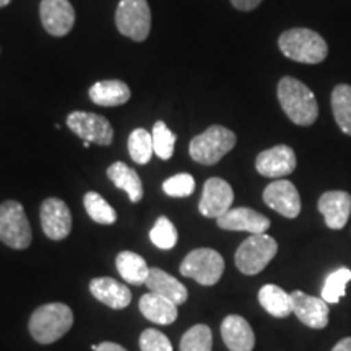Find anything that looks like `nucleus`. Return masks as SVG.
Here are the masks:
<instances>
[{
	"label": "nucleus",
	"mask_w": 351,
	"mask_h": 351,
	"mask_svg": "<svg viewBox=\"0 0 351 351\" xmlns=\"http://www.w3.org/2000/svg\"><path fill=\"white\" fill-rule=\"evenodd\" d=\"M280 106L296 125H313L319 117V104L309 86L293 77H283L276 88Z\"/></svg>",
	"instance_id": "f257e3e1"
},
{
	"label": "nucleus",
	"mask_w": 351,
	"mask_h": 351,
	"mask_svg": "<svg viewBox=\"0 0 351 351\" xmlns=\"http://www.w3.org/2000/svg\"><path fill=\"white\" fill-rule=\"evenodd\" d=\"M73 326L72 309L64 302L39 306L29 317V333L38 343L51 345L67 333Z\"/></svg>",
	"instance_id": "f03ea898"
},
{
	"label": "nucleus",
	"mask_w": 351,
	"mask_h": 351,
	"mask_svg": "<svg viewBox=\"0 0 351 351\" xmlns=\"http://www.w3.org/2000/svg\"><path fill=\"white\" fill-rule=\"evenodd\" d=\"M278 47L288 59L311 65L324 62L328 54L326 39L309 28H293L282 33Z\"/></svg>",
	"instance_id": "7ed1b4c3"
},
{
	"label": "nucleus",
	"mask_w": 351,
	"mask_h": 351,
	"mask_svg": "<svg viewBox=\"0 0 351 351\" xmlns=\"http://www.w3.org/2000/svg\"><path fill=\"white\" fill-rule=\"evenodd\" d=\"M236 145L234 132L223 125H212L191 140L189 155L194 161L204 166L217 165L228 155Z\"/></svg>",
	"instance_id": "20e7f679"
},
{
	"label": "nucleus",
	"mask_w": 351,
	"mask_h": 351,
	"mask_svg": "<svg viewBox=\"0 0 351 351\" xmlns=\"http://www.w3.org/2000/svg\"><path fill=\"white\" fill-rule=\"evenodd\" d=\"M33 234L23 205L16 200H7L0 205V243L23 251L32 244Z\"/></svg>",
	"instance_id": "39448f33"
},
{
	"label": "nucleus",
	"mask_w": 351,
	"mask_h": 351,
	"mask_svg": "<svg viewBox=\"0 0 351 351\" xmlns=\"http://www.w3.org/2000/svg\"><path fill=\"white\" fill-rule=\"evenodd\" d=\"M278 252V244L269 234H252L239 245L234 262L241 274L257 275L271 262Z\"/></svg>",
	"instance_id": "423d86ee"
},
{
	"label": "nucleus",
	"mask_w": 351,
	"mask_h": 351,
	"mask_svg": "<svg viewBox=\"0 0 351 351\" xmlns=\"http://www.w3.org/2000/svg\"><path fill=\"white\" fill-rule=\"evenodd\" d=\"M179 270L181 275L195 280L202 287H213L225 271V261L215 249L200 247L187 254Z\"/></svg>",
	"instance_id": "0eeeda50"
},
{
	"label": "nucleus",
	"mask_w": 351,
	"mask_h": 351,
	"mask_svg": "<svg viewBox=\"0 0 351 351\" xmlns=\"http://www.w3.org/2000/svg\"><path fill=\"white\" fill-rule=\"evenodd\" d=\"M116 26L122 36L143 43L152 29V12L147 0H121L116 8Z\"/></svg>",
	"instance_id": "6e6552de"
},
{
	"label": "nucleus",
	"mask_w": 351,
	"mask_h": 351,
	"mask_svg": "<svg viewBox=\"0 0 351 351\" xmlns=\"http://www.w3.org/2000/svg\"><path fill=\"white\" fill-rule=\"evenodd\" d=\"M67 125L83 142L108 147L112 143L114 129L106 117L95 112L73 111L69 114Z\"/></svg>",
	"instance_id": "1a4fd4ad"
},
{
	"label": "nucleus",
	"mask_w": 351,
	"mask_h": 351,
	"mask_svg": "<svg viewBox=\"0 0 351 351\" xmlns=\"http://www.w3.org/2000/svg\"><path fill=\"white\" fill-rule=\"evenodd\" d=\"M232 200H234V192L230 184L221 178H210L204 184L199 212L207 218L218 219L231 208Z\"/></svg>",
	"instance_id": "9d476101"
},
{
	"label": "nucleus",
	"mask_w": 351,
	"mask_h": 351,
	"mask_svg": "<svg viewBox=\"0 0 351 351\" xmlns=\"http://www.w3.org/2000/svg\"><path fill=\"white\" fill-rule=\"evenodd\" d=\"M263 202L267 207L275 210L285 218H298L301 213V197L295 184L280 179V181L270 182L263 191Z\"/></svg>",
	"instance_id": "9b49d317"
},
{
	"label": "nucleus",
	"mask_w": 351,
	"mask_h": 351,
	"mask_svg": "<svg viewBox=\"0 0 351 351\" xmlns=\"http://www.w3.org/2000/svg\"><path fill=\"white\" fill-rule=\"evenodd\" d=\"M41 23L51 36L62 38L75 25V10L69 0H41Z\"/></svg>",
	"instance_id": "f8f14e48"
},
{
	"label": "nucleus",
	"mask_w": 351,
	"mask_h": 351,
	"mask_svg": "<svg viewBox=\"0 0 351 351\" xmlns=\"http://www.w3.org/2000/svg\"><path fill=\"white\" fill-rule=\"evenodd\" d=\"M41 226L44 234L52 241H62L72 231V215L64 200L51 197L41 205Z\"/></svg>",
	"instance_id": "ddd939ff"
},
{
	"label": "nucleus",
	"mask_w": 351,
	"mask_h": 351,
	"mask_svg": "<svg viewBox=\"0 0 351 351\" xmlns=\"http://www.w3.org/2000/svg\"><path fill=\"white\" fill-rule=\"evenodd\" d=\"M256 169L265 178L282 179L296 169L295 150L288 145H276L263 150L256 158Z\"/></svg>",
	"instance_id": "4468645a"
},
{
	"label": "nucleus",
	"mask_w": 351,
	"mask_h": 351,
	"mask_svg": "<svg viewBox=\"0 0 351 351\" xmlns=\"http://www.w3.org/2000/svg\"><path fill=\"white\" fill-rule=\"evenodd\" d=\"M218 226L226 231H247L251 234H263L269 231L270 219L265 215L247 207L230 208L217 219Z\"/></svg>",
	"instance_id": "2eb2a0df"
},
{
	"label": "nucleus",
	"mask_w": 351,
	"mask_h": 351,
	"mask_svg": "<svg viewBox=\"0 0 351 351\" xmlns=\"http://www.w3.org/2000/svg\"><path fill=\"white\" fill-rule=\"evenodd\" d=\"M293 314L311 328H326L328 324V304L322 298L306 295L302 291L291 293Z\"/></svg>",
	"instance_id": "dca6fc26"
},
{
	"label": "nucleus",
	"mask_w": 351,
	"mask_h": 351,
	"mask_svg": "<svg viewBox=\"0 0 351 351\" xmlns=\"http://www.w3.org/2000/svg\"><path fill=\"white\" fill-rule=\"evenodd\" d=\"M317 207L330 230H341L351 213V195L343 191H328L320 195Z\"/></svg>",
	"instance_id": "f3484780"
},
{
	"label": "nucleus",
	"mask_w": 351,
	"mask_h": 351,
	"mask_svg": "<svg viewBox=\"0 0 351 351\" xmlns=\"http://www.w3.org/2000/svg\"><path fill=\"white\" fill-rule=\"evenodd\" d=\"M221 337L230 351H252L256 346V335L244 317L231 314L221 324Z\"/></svg>",
	"instance_id": "a211bd4d"
},
{
	"label": "nucleus",
	"mask_w": 351,
	"mask_h": 351,
	"mask_svg": "<svg viewBox=\"0 0 351 351\" xmlns=\"http://www.w3.org/2000/svg\"><path fill=\"white\" fill-rule=\"evenodd\" d=\"M90 293L95 300L111 309H125L132 301L130 289L111 276H98L90 282Z\"/></svg>",
	"instance_id": "6ab92c4d"
},
{
	"label": "nucleus",
	"mask_w": 351,
	"mask_h": 351,
	"mask_svg": "<svg viewBox=\"0 0 351 351\" xmlns=\"http://www.w3.org/2000/svg\"><path fill=\"white\" fill-rule=\"evenodd\" d=\"M138 309L145 315V319L158 324V326H171L179 315L178 304L152 291L140 298Z\"/></svg>",
	"instance_id": "aec40b11"
},
{
	"label": "nucleus",
	"mask_w": 351,
	"mask_h": 351,
	"mask_svg": "<svg viewBox=\"0 0 351 351\" xmlns=\"http://www.w3.org/2000/svg\"><path fill=\"white\" fill-rule=\"evenodd\" d=\"M145 287L155 295L163 296L178 306L184 304L189 296L187 288L178 278H174L161 269H150V275H148Z\"/></svg>",
	"instance_id": "412c9836"
},
{
	"label": "nucleus",
	"mask_w": 351,
	"mask_h": 351,
	"mask_svg": "<svg viewBox=\"0 0 351 351\" xmlns=\"http://www.w3.org/2000/svg\"><path fill=\"white\" fill-rule=\"evenodd\" d=\"M88 96L98 106L114 108L125 104L130 99V88L121 80H103L90 88Z\"/></svg>",
	"instance_id": "4be33fe9"
},
{
	"label": "nucleus",
	"mask_w": 351,
	"mask_h": 351,
	"mask_svg": "<svg viewBox=\"0 0 351 351\" xmlns=\"http://www.w3.org/2000/svg\"><path fill=\"white\" fill-rule=\"evenodd\" d=\"M108 178L111 179L114 186L124 191L129 195L132 204H138L143 199V186L140 176L134 169L129 168L122 161L112 163L108 168Z\"/></svg>",
	"instance_id": "5701e85b"
},
{
	"label": "nucleus",
	"mask_w": 351,
	"mask_h": 351,
	"mask_svg": "<svg viewBox=\"0 0 351 351\" xmlns=\"http://www.w3.org/2000/svg\"><path fill=\"white\" fill-rule=\"evenodd\" d=\"M116 267L125 283L137 285V287L147 283L148 275H150V269H148L145 258L132 251H122L117 254Z\"/></svg>",
	"instance_id": "b1692460"
},
{
	"label": "nucleus",
	"mask_w": 351,
	"mask_h": 351,
	"mask_svg": "<svg viewBox=\"0 0 351 351\" xmlns=\"http://www.w3.org/2000/svg\"><path fill=\"white\" fill-rule=\"evenodd\" d=\"M258 302L274 317L285 319L293 314L291 295L276 285H263L258 291Z\"/></svg>",
	"instance_id": "393cba45"
},
{
	"label": "nucleus",
	"mask_w": 351,
	"mask_h": 351,
	"mask_svg": "<svg viewBox=\"0 0 351 351\" xmlns=\"http://www.w3.org/2000/svg\"><path fill=\"white\" fill-rule=\"evenodd\" d=\"M332 112L341 132L351 135V86L337 85L332 91Z\"/></svg>",
	"instance_id": "a878e982"
},
{
	"label": "nucleus",
	"mask_w": 351,
	"mask_h": 351,
	"mask_svg": "<svg viewBox=\"0 0 351 351\" xmlns=\"http://www.w3.org/2000/svg\"><path fill=\"white\" fill-rule=\"evenodd\" d=\"M127 148H129V155L132 158V161L137 165L150 163L152 156L155 155L152 134L148 130L142 129V127L132 130L129 140H127Z\"/></svg>",
	"instance_id": "bb28decb"
},
{
	"label": "nucleus",
	"mask_w": 351,
	"mask_h": 351,
	"mask_svg": "<svg viewBox=\"0 0 351 351\" xmlns=\"http://www.w3.org/2000/svg\"><path fill=\"white\" fill-rule=\"evenodd\" d=\"M83 205H85L88 217L98 225H114L116 223V210L98 192H86L85 197H83Z\"/></svg>",
	"instance_id": "cd10ccee"
},
{
	"label": "nucleus",
	"mask_w": 351,
	"mask_h": 351,
	"mask_svg": "<svg viewBox=\"0 0 351 351\" xmlns=\"http://www.w3.org/2000/svg\"><path fill=\"white\" fill-rule=\"evenodd\" d=\"M351 282V270L350 269H339L332 271L326 278L320 298L327 302V304H337L346 293V285Z\"/></svg>",
	"instance_id": "c85d7f7f"
},
{
	"label": "nucleus",
	"mask_w": 351,
	"mask_h": 351,
	"mask_svg": "<svg viewBox=\"0 0 351 351\" xmlns=\"http://www.w3.org/2000/svg\"><path fill=\"white\" fill-rule=\"evenodd\" d=\"M213 333L212 328L204 324H197L184 333L179 350L181 351H212Z\"/></svg>",
	"instance_id": "c756f323"
},
{
	"label": "nucleus",
	"mask_w": 351,
	"mask_h": 351,
	"mask_svg": "<svg viewBox=\"0 0 351 351\" xmlns=\"http://www.w3.org/2000/svg\"><path fill=\"white\" fill-rule=\"evenodd\" d=\"M153 138V150H155V155L160 158V160H169L174 153V145H176V135L171 132V129L166 125V122L158 121L153 125L152 132Z\"/></svg>",
	"instance_id": "7c9ffc66"
},
{
	"label": "nucleus",
	"mask_w": 351,
	"mask_h": 351,
	"mask_svg": "<svg viewBox=\"0 0 351 351\" xmlns=\"http://www.w3.org/2000/svg\"><path fill=\"white\" fill-rule=\"evenodd\" d=\"M178 230L169 218L160 217L150 231V241L161 251H169L178 244Z\"/></svg>",
	"instance_id": "2f4dec72"
},
{
	"label": "nucleus",
	"mask_w": 351,
	"mask_h": 351,
	"mask_svg": "<svg viewBox=\"0 0 351 351\" xmlns=\"http://www.w3.org/2000/svg\"><path fill=\"white\" fill-rule=\"evenodd\" d=\"M163 191L169 197H189L195 191V179L187 173L176 174L163 182Z\"/></svg>",
	"instance_id": "473e14b6"
},
{
	"label": "nucleus",
	"mask_w": 351,
	"mask_h": 351,
	"mask_svg": "<svg viewBox=\"0 0 351 351\" xmlns=\"http://www.w3.org/2000/svg\"><path fill=\"white\" fill-rule=\"evenodd\" d=\"M140 350L142 351H173V343L163 332L156 328H147L140 335Z\"/></svg>",
	"instance_id": "72a5a7b5"
},
{
	"label": "nucleus",
	"mask_w": 351,
	"mask_h": 351,
	"mask_svg": "<svg viewBox=\"0 0 351 351\" xmlns=\"http://www.w3.org/2000/svg\"><path fill=\"white\" fill-rule=\"evenodd\" d=\"M232 7L241 12H251L262 3V0H231Z\"/></svg>",
	"instance_id": "f704fd0d"
},
{
	"label": "nucleus",
	"mask_w": 351,
	"mask_h": 351,
	"mask_svg": "<svg viewBox=\"0 0 351 351\" xmlns=\"http://www.w3.org/2000/svg\"><path fill=\"white\" fill-rule=\"evenodd\" d=\"M96 351H127V350L119 343H114V341H103V343L98 345Z\"/></svg>",
	"instance_id": "c9c22d12"
},
{
	"label": "nucleus",
	"mask_w": 351,
	"mask_h": 351,
	"mask_svg": "<svg viewBox=\"0 0 351 351\" xmlns=\"http://www.w3.org/2000/svg\"><path fill=\"white\" fill-rule=\"evenodd\" d=\"M332 351H351V337L341 339L339 343L333 346Z\"/></svg>",
	"instance_id": "e433bc0d"
},
{
	"label": "nucleus",
	"mask_w": 351,
	"mask_h": 351,
	"mask_svg": "<svg viewBox=\"0 0 351 351\" xmlns=\"http://www.w3.org/2000/svg\"><path fill=\"white\" fill-rule=\"evenodd\" d=\"M10 2H12V0H0V8H2V7H7L8 3H10Z\"/></svg>",
	"instance_id": "4c0bfd02"
},
{
	"label": "nucleus",
	"mask_w": 351,
	"mask_h": 351,
	"mask_svg": "<svg viewBox=\"0 0 351 351\" xmlns=\"http://www.w3.org/2000/svg\"><path fill=\"white\" fill-rule=\"evenodd\" d=\"M90 142H83V147H85V148H90Z\"/></svg>",
	"instance_id": "58836bf2"
}]
</instances>
